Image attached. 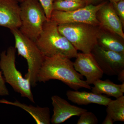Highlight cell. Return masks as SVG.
I'll return each mask as SVG.
<instances>
[{"label": "cell", "instance_id": "6da1fadb", "mask_svg": "<svg viewBox=\"0 0 124 124\" xmlns=\"http://www.w3.org/2000/svg\"><path fill=\"white\" fill-rule=\"evenodd\" d=\"M38 81L47 82L58 80L71 89H91V86L83 80V76L76 70L70 59L61 55L45 57L38 75Z\"/></svg>", "mask_w": 124, "mask_h": 124}, {"label": "cell", "instance_id": "7a4b0ae2", "mask_svg": "<svg viewBox=\"0 0 124 124\" xmlns=\"http://www.w3.org/2000/svg\"><path fill=\"white\" fill-rule=\"evenodd\" d=\"M45 57L61 55L71 59L76 57L77 50L58 29V25L50 20L45 23L42 32L35 41Z\"/></svg>", "mask_w": 124, "mask_h": 124}, {"label": "cell", "instance_id": "3957f363", "mask_svg": "<svg viewBox=\"0 0 124 124\" xmlns=\"http://www.w3.org/2000/svg\"><path fill=\"white\" fill-rule=\"evenodd\" d=\"M98 26L83 23H69L58 25V29L77 50L91 53L98 45L101 32Z\"/></svg>", "mask_w": 124, "mask_h": 124}, {"label": "cell", "instance_id": "277c9868", "mask_svg": "<svg viewBox=\"0 0 124 124\" xmlns=\"http://www.w3.org/2000/svg\"><path fill=\"white\" fill-rule=\"evenodd\" d=\"M14 38L15 48L18 55L26 60L28 72L24 78L30 80L31 86L36 85L39 71L44 60L45 56L37 45L35 42L24 35L19 29L10 31Z\"/></svg>", "mask_w": 124, "mask_h": 124}, {"label": "cell", "instance_id": "5b68a950", "mask_svg": "<svg viewBox=\"0 0 124 124\" xmlns=\"http://www.w3.org/2000/svg\"><path fill=\"white\" fill-rule=\"evenodd\" d=\"M16 50L10 46L7 51H2L0 54V68L4 75L6 83L9 84L21 96L27 98L35 103L31 90V85L28 79L23 77L16 66Z\"/></svg>", "mask_w": 124, "mask_h": 124}, {"label": "cell", "instance_id": "8992f818", "mask_svg": "<svg viewBox=\"0 0 124 124\" xmlns=\"http://www.w3.org/2000/svg\"><path fill=\"white\" fill-rule=\"evenodd\" d=\"M20 5L21 25L19 29L35 41L47 20L44 11L38 0H24Z\"/></svg>", "mask_w": 124, "mask_h": 124}, {"label": "cell", "instance_id": "52a82bcc", "mask_svg": "<svg viewBox=\"0 0 124 124\" xmlns=\"http://www.w3.org/2000/svg\"><path fill=\"white\" fill-rule=\"evenodd\" d=\"M107 2L94 5L90 4L73 11H62L54 10L50 20L58 24L69 23H83L95 26H100L97 18L98 12Z\"/></svg>", "mask_w": 124, "mask_h": 124}, {"label": "cell", "instance_id": "ba28073f", "mask_svg": "<svg viewBox=\"0 0 124 124\" xmlns=\"http://www.w3.org/2000/svg\"><path fill=\"white\" fill-rule=\"evenodd\" d=\"M93 54L104 74L117 76L124 69V54L105 49L98 45L92 50Z\"/></svg>", "mask_w": 124, "mask_h": 124}, {"label": "cell", "instance_id": "9c48e42d", "mask_svg": "<svg viewBox=\"0 0 124 124\" xmlns=\"http://www.w3.org/2000/svg\"><path fill=\"white\" fill-rule=\"evenodd\" d=\"M73 62L76 70L86 78L89 85L93 84L97 80L101 79L103 73L95 58L91 53H78Z\"/></svg>", "mask_w": 124, "mask_h": 124}, {"label": "cell", "instance_id": "30bf717a", "mask_svg": "<svg viewBox=\"0 0 124 124\" xmlns=\"http://www.w3.org/2000/svg\"><path fill=\"white\" fill-rule=\"evenodd\" d=\"M54 113L50 122L53 124H59L65 122L74 116H80L87 111L86 109L72 105L65 99L57 95L51 98Z\"/></svg>", "mask_w": 124, "mask_h": 124}, {"label": "cell", "instance_id": "8fae6325", "mask_svg": "<svg viewBox=\"0 0 124 124\" xmlns=\"http://www.w3.org/2000/svg\"><path fill=\"white\" fill-rule=\"evenodd\" d=\"M17 0H0V26L19 29L21 25L20 5Z\"/></svg>", "mask_w": 124, "mask_h": 124}, {"label": "cell", "instance_id": "7c38bea8", "mask_svg": "<svg viewBox=\"0 0 124 124\" xmlns=\"http://www.w3.org/2000/svg\"><path fill=\"white\" fill-rule=\"evenodd\" d=\"M98 13L99 14L98 19L100 26L124 39L123 24L116 13L112 3L107 1Z\"/></svg>", "mask_w": 124, "mask_h": 124}, {"label": "cell", "instance_id": "4fadbf2b", "mask_svg": "<svg viewBox=\"0 0 124 124\" xmlns=\"http://www.w3.org/2000/svg\"><path fill=\"white\" fill-rule=\"evenodd\" d=\"M66 95L68 100L79 105L97 104L106 107L111 99L102 94H99L86 91L69 90Z\"/></svg>", "mask_w": 124, "mask_h": 124}, {"label": "cell", "instance_id": "5bb4252c", "mask_svg": "<svg viewBox=\"0 0 124 124\" xmlns=\"http://www.w3.org/2000/svg\"><path fill=\"white\" fill-rule=\"evenodd\" d=\"M0 103L12 105L22 108L32 116L37 124H49L51 123L50 111L48 107H35L22 103L18 100L11 102L5 99H0Z\"/></svg>", "mask_w": 124, "mask_h": 124}, {"label": "cell", "instance_id": "9a60e30c", "mask_svg": "<svg viewBox=\"0 0 124 124\" xmlns=\"http://www.w3.org/2000/svg\"><path fill=\"white\" fill-rule=\"evenodd\" d=\"M91 88L93 93L99 94H105L117 98L124 95V82L121 84H116L109 80H97L93 84Z\"/></svg>", "mask_w": 124, "mask_h": 124}, {"label": "cell", "instance_id": "2e32d148", "mask_svg": "<svg viewBox=\"0 0 124 124\" xmlns=\"http://www.w3.org/2000/svg\"><path fill=\"white\" fill-rule=\"evenodd\" d=\"M106 108L107 115L112 117L114 122L124 121V96L111 100Z\"/></svg>", "mask_w": 124, "mask_h": 124}, {"label": "cell", "instance_id": "e0dca14e", "mask_svg": "<svg viewBox=\"0 0 124 124\" xmlns=\"http://www.w3.org/2000/svg\"><path fill=\"white\" fill-rule=\"evenodd\" d=\"M98 45L105 49L124 54V44L108 34L101 33L98 40Z\"/></svg>", "mask_w": 124, "mask_h": 124}, {"label": "cell", "instance_id": "ac0fdd59", "mask_svg": "<svg viewBox=\"0 0 124 124\" xmlns=\"http://www.w3.org/2000/svg\"><path fill=\"white\" fill-rule=\"evenodd\" d=\"M86 6L84 1H54V10L62 11H70L80 8Z\"/></svg>", "mask_w": 124, "mask_h": 124}, {"label": "cell", "instance_id": "d6986e66", "mask_svg": "<svg viewBox=\"0 0 124 124\" xmlns=\"http://www.w3.org/2000/svg\"><path fill=\"white\" fill-rule=\"evenodd\" d=\"M79 116L77 124H97L98 122L97 117L91 112L86 111Z\"/></svg>", "mask_w": 124, "mask_h": 124}, {"label": "cell", "instance_id": "ffe728a7", "mask_svg": "<svg viewBox=\"0 0 124 124\" xmlns=\"http://www.w3.org/2000/svg\"><path fill=\"white\" fill-rule=\"evenodd\" d=\"M42 6L47 20H50L51 14L54 10L53 3L54 0H38Z\"/></svg>", "mask_w": 124, "mask_h": 124}, {"label": "cell", "instance_id": "44dd1931", "mask_svg": "<svg viewBox=\"0 0 124 124\" xmlns=\"http://www.w3.org/2000/svg\"><path fill=\"white\" fill-rule=\"evenodd\" d=\"M113 8L120 18L122 24L124 23V0L113 2Z\"/></svg>", "mask_w": 124, "mask_h": 124}, {"label": "cell", "instance_id": "7402d4cb", "mask_svg": "<svg viewBox=\"0 0 124 124\" xmlns=\"http://www.w3.org/2000/svg\"><path fill=\"white\" fill-rule=\"evenodd\" d=\"M2 73V71H0V96H7L9 95V92L6 85V82Z\"/></svg>", "mask_w": 124, "mask_h": 124}, {"label": "cell", "instance_id": "603a6c76", "mask_svg": "<svg viewBox=\"0 0 124 124\" xmlns=\"http://www.w3.org/2000/svg\"><path fill=\"white\" fill-rule=\"evenodd\" d=\"M114 121L112 117L108 115H107L105 119L103 122L102 124H114Z\"/></svg>", "mask_w": 124, "mask_h": 124}, {"label": "cell", "instance_id": "cb8c5ba5", "mask_svg": "<svg viewBox=\"0 0 124 124\" xmlns=\"http://www.w3.org/2000/svg\"><path fill=\"white\" fill-rule=\"evenodd\" d=\"M117 76L118 80L122 83H124V69L121 71Z\"/></svg>", "mask_w": 124, "mask_h": 124}, {"label": "cell", "instance_id": "d4e9b609", "mask_svg": "<svg viewBox=\"0 0 124 124\" xmlns=\"http://www.w3.org/2000/svg\"><path fill=\"white\" fill-rule=\"evenodd\" d=\"M101 0H84L86 5L90 4H93L97 3Z\"/></svg>", "mask_w": 124, "mask_h": 124}, {"label": "cell", "instance_id": "484cf974", "mask_svg": "<svg viewBox=\"0 0 124 124\" xmlns=\"http://www.w3.org/2000/svg\"><path fill=\"white\" fill-rule=\"evenodd\" d=\"M63 0V1H84V0H54V1Z\"/></svg>", "mask_w": 124, "mask_h": 124}, {"label": "cell", "instance_id": "4316f807", "mask_svg": "<svg viewBox=\"0 0 124 124\" xmlns=\"http://www.w3.org/2000/svg\"><path fill=\"white\" fill-rule=\"evenodd\" d=\"M106 0L108 1L109 2H111V3H113V2H117V1L121 0Z\"/></svg>", "mask_w": 124, "mask_h": 124}, {"label": "cell", "instance_id": "83f0119b", "mask_svg": "<svg viewBox=\"0 0 124 124\" xmlns=\"http://www.w3.org/2000/svg\"><path fill=\"white\" fill-rule=\"evenodd\" d=\"M23 0H18V2H22V1H23Z\"/></svg>", "mask_w": 124, "mask_h": 124}, {"label": "cell", "instance_id": "f1b7e54d", "mask_svg": "<svg viewBox=\"0 0 124 124\" xmlns=\"http://www.w3.org/2000/svg\"><path fill=\"white\" fill-rule=\"evenodd\" d=\"M17 0L18 1V0Z\"/></svg>", "mask_w": 124, "mask_h": 124}]
</instances>
